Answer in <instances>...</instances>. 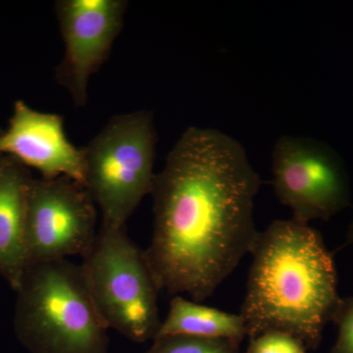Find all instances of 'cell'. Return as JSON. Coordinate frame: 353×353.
<instances>
[{"mask_svg": "<svg viewBox=\"0 0 353 353\" xmlns=\"http://www.w3.org/2000/svg\"><path fill=\"white\" fill-rule=\"evenodd\" d=\"M239 345L234 341L222 339L176 334L155 339L145 353H241Z\"/></svg>", "mask_w": 353, "mask_h": 353, "instance_id": "12", "label": "cell"}, {"mask_svg": "<svg viewBox=\"0 0 353 353\" xmlns=\"http://www.w3.org/2000/svg\"><path fill=\"white\" fill-rule=\"evenodd\" d=\"M82 268L95 306L109 329L134 343L154 340L161 319L159 288L126 228L101 226Z\"/></svg>", "mask_w": 353, "mask_h": 353, "instance_id": "5", "label": "cell"}, {"mask_svg": "<svg viewBox=\"0 0 353 353\" xmlns=\"http://www.w3.org/2000/svg\"><path fill=\"white\" fill-rule=\"evenodd\" d=\"M350 245H353V221L352 224H350V228H348L347 239H345V245L343 246H347Z\"/></svg>", "mask_w": 353, "mask_h": 353, "instance_id": "15", "label": "cell"}, {"mask_svg": "<svg viewBox=\"0 0 353 353\" xmlns=\"http://www.w3.org/2000/svg\"><path fill=\"white\" fill-rule=\"evenodd\" d=\"M3 154L36 169L41 178L69 176L83 185L82 150L67 138L64 117L59 114L41 112L24 101L16 102L8 128L0 132V155Z\"/></svg>", "mask_w": 353, "mask_h": 353, "instance_id": "9", "label": "cell"}, {"mask_svg": "<svg viewBox=\"0 0 353 353\" xmlns=\"http://www.w3.org/2000/svg\"><path fill=\"white\" fill-rule=\"evenodd\" d=\"M261 178L238 141L190 127L153 185V234L145 250L159 290L203 303L250 254L259 232Z\"/></svg>", "mask_w": 353, "mask_h": 353, "instance_id": "1", "label": "cell"}, {"mask_svg": "<svg viewBox=\"0 0 353 353\" xmlns=\"http://www.w3.org/2000/svg\"><path fill=\"white\" fill-rule=\"evenodd\" d=\"M272 173L279 201L301 224L328 221L350 205V183L341 158L316 139L281 137L274 146Z\"/></svg>", "mask_w": 353, "mask_h": 353, "instance_id": "6", "label": "cell"}, {"mask_svg": "<svg viewBox=\"0 0 353 353\" xmlns=\"http://www.w3.org/2000/svg\"><path fill=\"white\" fill-rule=\"evenodd\" d=\"M31 179L16 160L0 162V276L14 290L28 266L26 215Z\"/></svg>", "mask_w": 353, "mask_h": 353, "instance_id": "10", "label": "cell"}, {"mask_svg": "<svg viewBox=\"0 0 353 353\" xmlns=\"http://www.w3.org/2000/svg\"><path fill=\"white\" fill-rule=\"evenodd\" d=\"M97 208L83 183L69 176L31 179L28 188V265L85 256L97 236Z\"/></svg>", "mask_w": 353, "mask_h": 353, "instance_id": "7", "label": "cell"}, {"mask_svg": "<svg viewBox=\"0 0 353 353\" xmlns=\"http://www.w3.org/2000/svg\"><path fill=\"white\" fill-rule=\"evenodd\" d=\"M15 292L14 329L30 352H108L109 328L82 265L68 259L29 264Z\"/></svg>", "mask_w": 353, "mask_h": 353, "instance_id": "3", "label": "cell"}, {"mask_svg": "<svg viewBox=\"0 0 353 353\" xmlns=\"http://www.w3.org/2000/svg\"><path fill=\"white\" fill-rule=\"evenodd\" d=\"M250 254L240 314L248 336L281 331L316 350L341 297L333 254L317 230L276 220L259 232Z\"/></svg>", "mask_w": 353, "mask_h": 353, "instance_id": "2", "label": "cell"}, {"mask_svg": "<svg viewBox=\"0 0 353 353\" xmlns=\"http://www.w3.org/2000/svg\"><path fill=\"white\" fill-rule=\"evenodd\" d=\"M332 322L338 327V339L329 353H353V296L341 297Z\"/></svg>", "mask_w": 353, "mask_h": 353, "instance_id": "14", "label": "cell"}, {"mask_svg": "<svg viewBox=\"0 0 353 353\" xmlns=\"http://www.w3.org/2000/svg\"><path fill=\"white\" fill-rule=\"evenodd\" d=\"M303 341L281 331H267L250 339L246 353H306Z\"/></svg>", "mask_w": 353, "mask_h": 353, "instance_id": "13", "label": "cell"}, {"mask_svg": "<svg viewBox=\"0 0 353 353\" xmlns=\"http://www.w3.org/2000/svg\"><path fill=\"white\" fill-rule=\"evenodd\" d=\"M125 0H57L54 3L64 55L55 80L76 108L88 102L90 79L108 60L124 26Z\"/></svg>", "mask_w": 353, "mask_h": 353, "instance_id": "8", "label": "cell"}, {"mask_svg": "<svg viewBox=\"0 0 353 353\" xmlns=\"http://www.w3.org/2000/svg\"><path fill=\"white\" fill-rule=\"evenodd\" d=\"M176 334L222 339L240 345L248 336V330L241 314L225 312L182 296H175L171 301L168 315L162 321L154 340Z\"/></svg>", "mask_w": 353, "mask_h": 353, "instance_id": "11", "label": "cell"}, {"mask_svg": "<svg viewBox=\"0 0 353 353\" xmlns=\"http://www.w3.org/2000/svg\"><path fill=\"white\" fill-rule=\"evenodd\" d=\"M157 134L148 110L115 115L81 148L83 185L101 210V226L126 228L155 176Z\"/></svg>", "mask_w": 353, "mask_h": 353, "instance_id": "4", "label": "cell"}]
</instances>
